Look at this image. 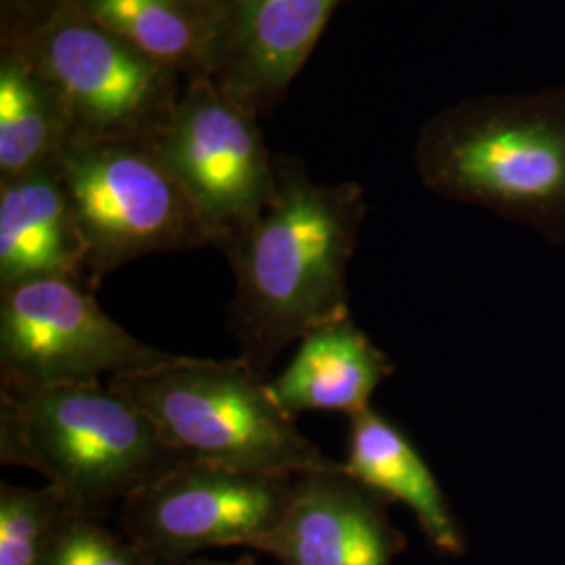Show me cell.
Instances as JSON below:
<instances>
[{
	"label": "cell",
	"mask_w": 565,
	"mask_h": 565,
	"mask_svg": "<svg viewBox=\"0 0 565 565\" xmlns=\"http://www.w3.org/2000/svg\"><path fill=\"white\" fill-rule=\"evenodd\" d=\"M392 505L342 463L296 476L281 524L254 551L281 565H396L406 534L392 522Z\"/></svg>",
	"instance_id": "30bf717a"
},
{
	"label": "cell",
	"mask_w": 565,
	"mask_h": 565,
	"mask_svg": "<svg viewBox=\"0 0 565 565\" xmlns=\"http://www.w3.org/2000/svg\"><path fill=\"white\" fill-rule=\"evenodd\" d=\"M57 170L93 289L142 256L210 245L193 203L151 141L72 137Z\"/></svg>",
	"instance_id": "8992f818"
},
{
	"label": "cell",
	"mask_w": 565,
	"mask_h": 565,
	"mask_svg": "<svg viewBox=\"0 0 565 565\" xmlns=\"http://www.w3.org/2000/svg\"><path fill=\"white\" fill-rule=\"evenodd\" d=\"M342 0H218L212 81L252 114L275 105Z\"/></svg>",
	"instance_id": "8fae6325"
},
{
	"label": "cell",
	"mask_w": 565,
	"mask_h": 565,
	"mask_svg": "<svg viewBox=\"0 0 565 565\" xmlns=\"http://www.w3.org/2000/svg\"><path fill=\"white\" fill-rule=\"evenodd\" d=\"M109 319L78 277H39L0 287V385L102 384L179 361Z\"/></svg>",
	"instance_id": "52a82bcc"
},
{
	"label": "cell",
	"mask_w": 565,
	"mask_h": 565,
	"mask_svg": "<svg viewBox=\"0 0 565 565\" xmlns=\"http://www.w3.org/2000/svg\"><path fill=\"white\" fill-rule=\"evenodd\" d=\"M277 189L260 216L224 247L235 273L226 327L239 359L270 382L282 350L350 315L348 268L366 200L359 182L315 181L298 158H275Z\"/></svg>",
	"instance_id": "6da1fadb"
},
{
	"label": "cell",
	"mask_w": 565,
	"mask_h": 565,
	"mask_svg": "<svg viewBox=\"0 0 565 565\" xmlns=\"http://www.w3.org/2000/svg\"><path fill=\"white\" fill-rule=\"evenodd\" d=\"M72 137L55 93L41 76L4 49L0 61V181L57 162Z\"/></svg>",
	"instance_id": "2e32d148"
},
{
	"label": "cell",
	"mask_w": 565,
	"mask_h": 565,
	"mask_svg": "<svg viewBox=\"0 0 565 565\" xmlns=\"http://www.w3.org/2000/svg\"><path fill=\"white\" fill-rule=\"evenodd\" d=\"M172 565H256V557L254 555H242L237 559H210V557H189Z\"/></svg>",
	"instance_id": "ffe728a7"
},
{
	"label": "cell",
	"mask_w": 565,
	"mask_h": 565,
	"mask_svg": "<svg viewBox=\"0 0 565 565\" xmlns=\"http://www.w3.org/2000/svg\"><path fill=\"white\" fill-rule=\"evenodd\" d=\"M342 465L361 484L403 503L440 555L463 557L467 534L445 488L413 440L373 406L350 417L348 459Z\"/></svg>",
	"instance_id": "4fadbf2b"
},
{
	"label": "cell",
	"mask_w": 565,
	"mask_h": 565,
	"mask_svg": "<svg viewBox=\"0 0 565 565\" xmlns=\"http://www.w3.org/2000/svg\"><path fill=\"white\" fill-rule=\"evenodd\" d=\"M7 49L55 93L72 137L151 141L181 99L179 72L86 15L76 0H57L39 23L11 34Z\"/></svg>",
	"instance_id": "5b68a950"
},
{
	"label": "cell",
	"mask_w": 565,
	"mask_h": 565,
	"mask_svg": "<svg viewBox=\"0 0 565 565\" xmlns=\"http://www.w3.org/2000/svg\"><path fill=\"white\" fill-rule=\"evenodd\" d=\"M51 486L0 484V565H41L49 534L63 513Z\"/></svg>",
	"instance_id": "e0dca14e"
},
{
	"label": "cell",
	"mask_w": 565,
	"mask_h": 565,
	"mask_svg": "<svg viewBox=\"0 0 565 565\" xmlns=\"http://www.w3.org/2000/svg\"><path fill=\"white\" fill-rule=\"evenodd\" d=\"M392 375V359L345 317L308 331L296 356L268 382V392L291 419L308 411L352 417L371 408L373 394Z\"/></svg>",
	"instance_id": "7c38bea8"
},
{
	"label": "cell",
	"mask_w": 565,
	"mask_h": 565,
	"mask_svg": "<svg viewBox=\"0 0 565 565\" xmlns=\"http://www.w3.org/2000/svg\"><path fill=\"white\" fill-rule=\"evenodd\" d=\"M294 478L184 459L118 507L120 532L160 565L205 548L264 541L291 501Z\"/></svg>",
	"instance_id": "9c48e42d"
},
{
	"label": "cell",
	"mask_w": 565,
	"mask_h": 565,
	"mask_svg": "<svg viewBox=\"0 0 565 565\" xmlns=\"http://www.w3.org/2000/svg\"><path fill=\"white\" fill-rule=\"evenodd\" d=\"M425 189L565 243V86L455 103L413 151Z\"/></svg>",
	"instance_id": "7a4b0ae2"
},
{
	"label": "cell",
	"mask_w": 565,
	"mask_h": 565,
	"mask_svg": "<svg viewBox=\"0 0 565 565\" xmlns=\"http://www.w3.org/2000/svg\"><path fill=\"white\" fill-rule=\"evenodd\" d=\"M151 60L189 81L212 76L218 41V0H76Z\"/></svg>",
	"instance_id": "9a60e30c"
},
{
	"label": "cell",
	"mask_w": 565,
	"mask_h": 565,
	"mask_svg": "<svg viewBox=\"0 0 565 565\" xmlns=\"http://www.w3.org/2000/svg\"><path fill=\"white\" fill-rule=\"evenodd\" d=\"M151 145L218 249L239 237L275 195V158L256 114L233 102L210 76L189 81Z\"/></svg>",
	"instance_id": "ba28073f"
},
{
	"label": "cell",
	"mask_w": 565,
	"mask_h": 565,
	"mask_svg": "<svg viewBox=\"0 0 565 565\" xmlns=\"http://www.w3.org/2000/svg\"><path fill=\"white\" fill-rule=\"evenodd\" d=\"M0 2H2V15H4V20H7V18H18L15 13L25 11V13L30 15V23H28V28H30V25L39 23V21L55 7L57 0H0ZM23 30H25V28H23Z\"/></svg>",
	"instance_id": "d6986e66"
},
{
	"label": "cell",
	"mask_w": 565,
	"mask_h": 565,
	"mask_svg": "<svg viewBox=\"0 0 565 565\" xmlns=\"http://www.w3.org/2000/svg\"><path fill=\"white\" fill-rule=\"evenodd\" d=\"M41 565H160L128 541L109 530L102 518L81 515L63 509L42 553Z\"/></svg>",
	"instance_id": "ac0fdd59"
},
{
	"label": "cell",
	"mask_w": 565,
	"mask_h": 565,
	"mask_svg": "<svg viewBox=\"0 0 565 565\" xmlns=\"http://www.w3.org/2000/svg\"><path fill=\"white\" fill-rule=\"evenodd\" d=\"M39 277L86 279V252L57 162L0 181V287Z\"/></svg>",
	"instance_id": "5bb4252c"
},
{
	"label": "cell",
	"mask_w": 565,
	"mask_h": 565,
	"mask_svg": "<svg viewBox=\"0 0 565 565\" xmlns=\"http://www.w3.org/2000/svg\"><path fill=\"white\" fill-rule=\"evenodd\" d=\"M184 459L109 385H0V463L41 473L67 511L105 520Z\"/></svg>",
	"instance_id": "3957f363"
},
{
	"label": "cell",
	"mask_w": 565,
	"mask_h": 565,
	"mask_svg": "<svg viewBox=\"0 0 565 565\" xmlns=\"http://www.w3.org/2000/svg\"><path fill=\"white\" fill-rule=\"evenodd\" d=\"M107 385L186 459L287 478L340 465L303 436L239 356H181Z\"/></svg>",
	"instance_id": "277c9868"
}]
</instances>
